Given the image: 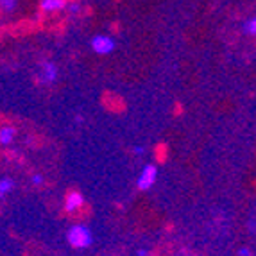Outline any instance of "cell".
I'll use <instances>...</instances> for the list:
<instances>
[{
	"mask_svg": "<svg viewBox=\"0 0 256 256\" xmlns=\"http://www.w3.org/2000/svg\"><path fill=\"white\" fill-rule=\"evenodd\" d=\"M68 242L72 248L77 249L90 248L92 242H94V235L86 226H72L68 231Z\"/></svg>",
	"mask_w": 256,
	"mask_h": 256,
	"instance_id": "1",
	"label": "cell"
},
{
	"mask_svg": "<svg viewBox=\"0 0 256 256\" xmlns=\"http://www.w3.org/2000/svg\"><path fill=\"white\" fill-rule=\"evenodd\" d=\"M92 48H94L97 54H110L113 52L115 48V42L110 38V36H104V34H97L92 38Z\"/></svg>",
	"mask_w": 256,
	"mask_h": 256,
	"instance_id": "2",
	"label": "cell"
},
{
	"mask_svg": "<svg viewBox=\"0 0 256 256\" xmlns=\"http://www.w3.org/2000/svg\"><path fill=\"white\" fill-rule=\"evenodd\" d=\"M156 178H158V168L154 165H146L140 178H138V188L140 190H149L154 184V181H156Z\"/></svg>",
	"mask_w": 256,
	"mask_h": 256,
	"instance_id": "3",
	"label": "cell"
},
{
	"mask_svg": "<svg viewBox=\"0 0 256 256\" xmlns=\"http://www.w3.org/2000/svg\"><path fill=\"white\" fill-rule=\"evenodd\" d=\"M56 77H58V66L52 61H43L40 68V81L43 84H50L56 81Z\"/></svg>",
	"mask_w": 256,
	"mask_h": 256,
	"instance_id": "4",
	"label": "cell"
},
{
	"mask_svg": "<svg viewBox=\"0 0 256 256\" xmlns=\"http://www.w3.org/2000/svg\"><path fill=\"white\" fill-rule=\"evenodd\" d=\"M82 202H84V199H82L81 194L70 192L68 196H66V201H64V210H66L68 214H76L77 210L82 206Z\"/></svg>",
	"mask_w": 256,
	"mask_h": 256,
	"instance_id": "5",
	"label": "cell"
},
{
	"mask_svg": "<svg viewBox=\"0 0 256 256\" xmlns=\"http://www.w3.org/2000/svg\"><path fill=\"white\" fill-rule=\"evenodd\" d=\"M66 8V0H42V9L47 13H56Z\"/></svg>",
	"mask_w": 256,
	"mask_h": 256,
	"instance_id": "6",
	"label": "cell"
},
{
	"mask_svg": "<svg viewBox=\"0 0 256 256\" xmlns=\"http://www.w3.org/2000/svg\"><path fill=\"white\" fill-rule=\"evenodd\" d=\"M13 140H14V129L13 128L6 126V128L0 129V144H2V146H9Z\"/></svg>",
	"mask_w": 256,
	"mask_h": 256,
	"instance_id": "7",
	"label": "cell"
},
{
	"mask_svg": "<svg viewBox=\"0 0 256 256\" xmlns=\"http://www.w3.org/2000/svg\"><path fill=\"white\" fill-rule=\"evenodd\" d=\"M14 188V181L11 178H4L0 180V197H4L6 194H9Z\"/></svg>",
	"mask_w": 256,
	"mask_h": 256,
	"instance_id": "8",
	"label": "cell"
},
{
	"mask_svg": "<svg viewBox=\"0 0 256 256\" xmlns=\"http://www.w3.org/2000/svg\"><path fill=\"white\" fill-rule=\"evenodd\" d=\"M244 32H248V34H254L256 32V20L254 18H249L248 22H244Z\"/></svg>",
	"mask_w": 256,
	"mask_h": 256,
	"instance_id": "9",
	"label": "cell"
},
{
	"mask_svg": "<svg viewBox=\"0 0 256 256\" xmlns=\"http://www.w3.org/2000/svg\"><path fill=\"white\" fill-rule=\"evenodd\" d=\"M0 6L4 11H13L16 8V0H0Z\"/></svg>",
	"mask_w": 256,
	"mask_h": 256,
	"instance_id": "10",
	"label": "cell"
},
{
	"mask_svg": "<svg viewBox=\"0 0 256 256\" xmlns=\"http://www.w3.org/2000/svg\"><path fill=\"white\" fill-rule=\"evenodd\" d=\"M79 9H81V6L77 4V2H74V4L68 6V11H70V13H79Z\"/></svg>",
	"mask_w": 256,
	"mask_h": 256,
	"instance_id": "11",
	"label": "cell"
},
{
	"mask_svg": "<svg viewBox=\"0 0 256 256\" xmlns=\"http://www.w3.org/2000/svg\"><path fill=\"white\" fill-rule=\"evenodd\" d=\"M32 183H34V184H42V183H43V178H42L40 174L32 176Z\"/></svg>",
	"mask_w": 256,
	"mask_h": 256,
	"instance_id": "12",
	"label": "cell"
},
{
	"mask_svg": "<svg viewBox=\"0 0 256 256\" xmlns=\"http://www.w3.org/2000/svg\"><path fill=\"white\" fill-rule=\"evenodd\" d=\"M238 256H251V251L244 248V249H240V251H238Z\"/></svg>",
	"mask_w": 256,
	"mask_h": 256,
	"instance_id": "13",
	"label": "cell"
},
{
	"mask_svg": "<svg viewBox=\"0 0 256 256\" xmlns=\"http://www.w3.org/2000/svg\"><path fill=\"white\" fill-rule=\"evenodd\" d=\"M146 152V149H144V147H134V154H138V156H140V154H144Z\"/></svg>",
	"mask_w": 256,
	"mask_h": 256,
	"instance_id": "14",
	"label": "cell"
},
{
	"mask_svg": "<svg viewBox=\"0 0 256 256\" xmlns=\"http://www.w3.org/2000/svg\"><path fill=\"white\" fill-rule=\"evenodd\" d=\"M136 254L138 256H147V251H146V249H140V251H138Z\"/></svg>",
	"mask_w": 256,
	"mask_h": 256,
	"instance_id": "15",
	"label": "cell"
}]
</instances>
